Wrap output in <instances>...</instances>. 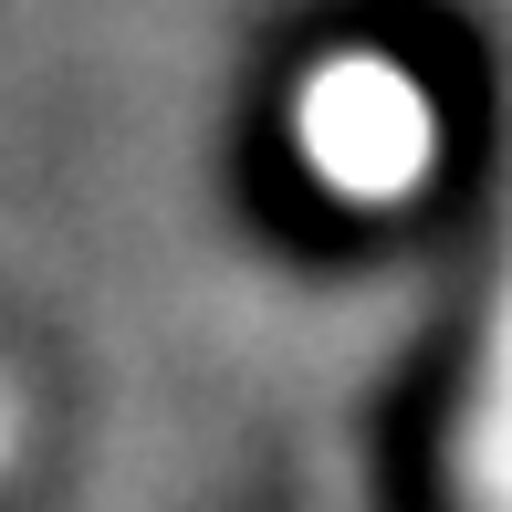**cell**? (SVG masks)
<instances>
[{
	"label": "cell",
	"mask_w": 512,
	"mask_h": 512,
	"mask_svg": "<svg viewBox=\"0 0 512 512\" xmlns=\"http://www.w3.org/2000/svg\"><path fill=\"white\" fill-rule=\"evenodd\" d=\"M293 136H304V168L335 199H408L439 157V115L387 53L314 63L304 105H293Z\"/></svg>",
	"instance_id": "1"
},
{
	"label": "cell",
	"mask_w": 512,
	"mask_h": 512,
	"mask_svg": "<svg viewBox=\"0 0 512 512\" xmlns=\"http://www.w3.org/2000/svg\"><path fill=\"white\" fill-rule=\"evenodd\" d=\"M450 481L471 512H512V262H502L492 324H481V356H471V398L450 429Z\"/></svg>",
	"instance_id": "2"
},
{
	"label": "cell",
	"mask_w": 512,
	"mask_h": 512,
	"mask_svg": "<svg viewBox=\"0 0 512 512\" xmlns=\"http://www.w3.org/2000/svg\"><path fill=\"white\" fill-rule=\"evenodd\" d=\"M21 450V408H11V387H0V460Z\"/></svg>",
	"instance_id": "3"
},
{
	"label": "cell",
	"mask_w": 512,
	"mask_h": 512,
	"mask_svg": "<svg viewBox=\"0 0 512 512\" xmlns=\"http://www.w3.org/2000/svg\"><path fill=\"white\" fill-rule=\"evenodd\" d=\"M324 512H345V502H324Z\"/></svg>",
	"instance_id": "4"
}]
</instances>
